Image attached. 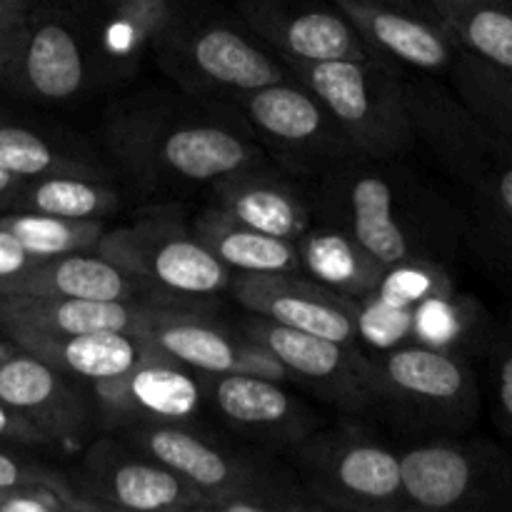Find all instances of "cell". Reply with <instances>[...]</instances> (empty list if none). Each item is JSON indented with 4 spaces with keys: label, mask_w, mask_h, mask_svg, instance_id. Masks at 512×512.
Here are the masks:
<instances>
[{
    "label": "cell",
    "mask_w": 512,
    "mask_h": 512,
    "mask_svg": "<svg viewBox=\"0 0 512 512\" xmlns=\"http://www.w3.org/2000/svg\"><path fill=\"white\" fill-rule=\"evenodd\" d=\"M408 510H512V455L488 440H433L400 455Z\"/></svg>",
    "instance_id": "8992f818"
},
{
    "label": "cell",
    "mask_w": 512,
    "mask_h": 512,
    "mask_svg": "<svg viewBox=\"0 0 512 512\" xmlns=\"http://www.w3.org/2000/svg\"><path fill=\"white\" fill-rule=\"evenodd\" d=\"M368 365L370 403L390 405L410 423L460 430L478 415V380L465 355L410 340Z\"/></svg>",
    "instance_id": "52a82bcc"
},
{
    "label": "cell",
    "mask_w": 512,
    "mask_h": 512,
    "mask_svg": "<svg viewBox=\"0 0 512 512\" xmlns=\"http://www.w3.org/2000/svg\"><path fill=\"white\" fill-rule=\"evenodd\" d=\"M18 185H20V180L15 178V175H10L8 170L0 168V200H3L8 193H13Z\"/></svg>",
    "instance_id": "f6af8a7d"
},
{
    "label": "cell",
    "mask_w": 512,
    "mask_h": 512,
    "mask_svg": "<svg viewBox=\"0 0 512 512\" xmlns=\"http://www.w3.org/2000/svg\"><path fill=\"white\" fill-rule=\"evenodd\" d=\"M498 403L512 425V348L498 360Z\"/></svg>",
    "instance_id": "60d3db41"
},
{
    "label": "cell",
    "mask_w": 512,
    "mask_h": 512,
    "mask_svg": "<svg viewBox=\"0 0 512 512\" xmlns=\"http://www.w3.org/2000/svg\"><path fill=\"white\" fill-rule=\"evenodd\" d=\"M75 488L105 510L133 512H185L208 510V498L180 478L168 465L143 450L130 453L113 440H100L90 448Z\"/></svg>",
    "instance_id": "2e32d148"
},
{
    "label": "cell",
    "mask_w": 512,
    "mask_h": 512,
    "mask_svg": "<svg viewBox=\"0 0 512 512\" xmlns=\"http://www.w3.org/2000/svg\"><path fill=\"white\" fill-rule=\"evenodd\" d=\"M125 433L138 450L198 488L208 498V510L230 493L290 478L270 460L225 448L185 423H145L125 428Z\"/></svg>",
    "instance_id": "7c38bea8"
},
{
    "label": "cell",
    "mask_w": 512,
    "mask_h": 512,
    "mask_svg": "<svg viewBox=\"0 0 512 512\" xmlns=\"http://www.w3.org/2000/svg\"><path fill=\"white\" fill-rule=\"evenodd\" d=\"M0 293L163 305V300L148 285H143L138 278L125 273L120 265L103 258L95 250H80V253L38 260L23 275L0 285Z\"/></svg>",
    "instance_id": "603a6c76"
},
{
    "label": "cell",
    "mask_w": 512,
    "mask_h": 512,
    "mask_svg": "<svg viewBox=\"0 0 512 512\" xmlns=\"http://www.w3.org/2000/svg\"><path fill=\"white\" fill-rule=\"evenodd\" d=\"M158 63L198 95L238 98L290 78L288 65L268 53L255 35L185 10L155 48Z\"/></svg>",
    "instance_id": "5b68a950"
},
{
    "label": "cell",
    "mask_w": 512,
    "mask_h": 512,
    "mask_svg": "<svg viewBox=\"0 0 512 512\" xmlns=\"http://www.w3.org/2000/svg\"><path fill=\"white\" fill-rule=\"evenodd\" d=\"M10 213H43L73 220H103L120 208V190L100 178L45 175L20 180L13 193L0 200Z\"/></svg>",
    "instance_id": "f1b7e54d"
},
{
    "label": "cell",
    "mask_w": 512,
    "mask_h": 512,
    "mask_svg": "<svg viewBox=\"0 0 512 512\" xmlns=\"http://www.w3.org/2000/svg\"><path fill=\"white\" fill-rule=\"evenodd\" d=\"M28 483H48V485H68V480L55 470L45 468V465L30 463V460L10 455L0 448V490L15 488V485Z\"/></svg>",
    "instance_id": "74e56055"
},
{
    "label": "cell",
    "mask_w": 512,
    "mask_h": 512,
    "mask_svg": "<svg viewBox=\"0 0 512 512\" xmlns=\"http://www.w3.org/2000/svg\"><path fill=\"white\" fill-rule=\"evenodd\" d=\"M415 138L463 185L483 230H512V145L430 80H403Z\"/></svg>",
    "instance_id": "3957f363"
},
{
    "label": "cell",
    "mask_w": 512,
    "mask_h": 512,
    "mask_svg": "<svg viewBox=\"0 0 512 512\" xmlns=\"http://www.w3.org/2000/svg\"><path fill=\"white\" fill-rule=\"evenodd\" d=\"M243 333L263 345L288 373L315 388L345 408H363L370 403V365L358 348L303 330L285 328L268 318L253 315Z\"/></svg>",
    "instance_id": "d6986e66"
},
{
    "label": "cell",
    "mask_w": 512,
    "mask_h": 512,
    "mask_svg": "<svg viewBox=\"0 0 512 512\" xmlns=\"http://www.w3.org/2000/svg\"><path fill=\"white\" fill-rule=\"evenodd\" d=\"M483 238L500 255V260L512 265V230H483Z\"/></svg>",
    "instance_id": "ee69618b"
},
{
    "label": "cell",
    "mask_w": 512,
    "mask_h": 512,
    "mask_svg": "<svg viewBox=\"0 0 512 512\" xmlns=\"http://www.w3.org/2000/svg\"><path fill=\"white\" fill-rule=\"evenodd\" d=\"M38 260L23 248L18 238L0 223V285L10 283L18 275H23L25 270L33 268Z\"/></svg>",
    "instance_id": "f35d334b"
},
{
    "label": "cell",
    "mask_w": 512,
    "mask_h": 512,
    "mask_svg": "<svg viewBox=\"0 0 512 512\" xmlns=\"http://www.w3.org/2000/svg\"><path fill=\"white\" fill-rule=\"evenodd\" d=\"M93 403L103 428L125 430L145 423H190L203 408V375L150 350L135 368L93 385Z\"/></svg>",
    "instance_id": "9a60e30c"
},
{
    "label": "cell",
    "mask_w": 512,
    "mask_h": 512,
    "mask_svg": "<svg viewBox=\"0 0 512 512\" xmlns=\"http://www.w3.org/2000/svg\"><path fill=\"white\" fill-rule=\"evenodd\" d=\"M333 5L388 68L405 65L425 75H438L450 73L458 60V43L425 8L388 0H333Z\"/></svg>",
    "instance_id": "e0dca14e"
},
{
    "label": "cell",
    "mask_w": 512,
    "mask_h": 512,
    "mask_svg": "<svg viewBox=\"0 0 512 512\" xmlns=\"http://www.w3.org/2000/svg\"><path fill=\"white\" fill-rule=\"evenodd\" d=\"M138 335L150 350L178 360L200 375L245 373L273 380L288 378V370L245 333H233L178 305H155Z\"/></svg>",
    "instance_id": "5bb4252c"
},
{
    "label": "cell",
    "mask_w": 512,
    "mask_h": 512,
    "mask_svg": "<svg viewBox=\"0 0 512 512\" xmlns=\"http://www.w3.org/2000/svg\"><path fill=\"white\" fill-rule=\"evenodd\" d=\"M233 103H238L240 115L260 138L298 170L325 173L355 153L323 103L300 80L293 83L288 78L250 90L233 98Z\"/></svg>",
    "instance_id": "30bf717a"
},
{
    "label": "cell",
    "mask_w": 512,
    "mask_h": 512,
    "mask_svg": "<svg viewBox=\"0 0 512 512\" xmlns=\"http://www.w3.org/2000/svg\"><path fill=\"white\" fill-rule=\"evenodd\" d=\"M315 218L348 233L383 268L448 263L463 240L458 210L393 160L348 155L320 173Z\"/></svg>",
    "instance_id": "6da1fadb"
},
{
    "label": "cell",
    "mask_w": 512,
    "mask_h": 512,
    "mask_svg": "<svg viewBox=\"0 0 512 512\" xmlns=\"http://www.w3.org/2000/svg\"><path fill=\"white\" fill-rule=\"evenodd\" d=\"M0 168L18 180L45 178V175H83L105 180L108 173L90 155L60 148L38 130L23 125L0 123Z\"/></svg>",
    "instance_id": "4dcf8cb0"
},
{
    "label": "cell",
    "mask_w": 512,
    "mask_h": 512,
    "mask_svg": "<svg viewBox=\"0 0 512 512\" xmlns=\"http://www.w3.org/2000/svg\"><path fill=\"white\" fill-rule=\"evenodd\" d=\"M10 340L28 353L38 355L70 380L88 383L90 388L120 378L150 353L148 343L138 333H118V330L78 335H18Z\"/></svg>",
    "instance_id": "d4e9b609"
},
{
    "label": "cell",
    "mask_w": 512,
    "mask_h": 512,
    "mask_svg": "<svg viewBox=\"0 0 512 512\" xmlns=\"http://www.w3.org/2000/svg\"><path fill=\"white\" fill-rule=\"evenodd\" d=\"M235 300L250 315L358 348L355 303L305 275H235Z\"/></svg>",
    "instance_id": "ac0fdd59"
},
{
    "label": "cell",
    "mask_w": 512,
    "mask_h": 512,
    "mask_svg": "<svg viewBox=\"0 0 512 512\" xmlns=\"http://www.w3.org/2000/svg\"><path fill=\"white\" fill-rule=\"evenodd\" d=\"M105 143L115 163L148 188L213 185L263 163L258 143L208 110H128L110 123Z\"/></svg>",
    "instance_id": "7a4b0ae2"
},
{
    "label": "cell",
    "mask_w": 512,
    "mask_h": 512,
    "mask_svg": "<svg viewBox=\"0 0 512 512\" xmlns=\"http://www.w3.org/2000/svg\"><path fill=\"white\" fill-rule=\"evenodd\" d=\"M193 233L233 275H303L295 240L275 238L208 208Z\"/></svg>",
    "instance_id": "4316f807"
},
{
    "label": "cell",
    "mask_w": 512,
    "mask_h": 512,
    "mask_svg": "<svg viewBox=\"0 0 512 512\" xmlns=\"http://www.w3.org/2000/svg\"><path fill=\"white\" fill-rule=\"evenodd\" d=\"M155 305L128 300H80L50 295L0 293V333L18 335H78L118 330L138 333Z\"/></svg>",
    "instance_id": "44dd1931"
},
{
    "label": "cell",
    "mask_w": 512,
    "mask_h": 512,
    "mask_svg": "<svg viewBox=\"0 0 512 512\" xmlns=\"http://www.w3.org/2000/svg\"><path fill=\"white\" fill-rule=\"evenodd\" d=\"M0 223L23 243L35 260L93 250L108 228L103 220H73L43 213H8Z\"/></svg>",
    "instance_id": "836d02e7"
},
{
    "label": "cell",
    "mask_w": 512,
    "mask_h": 512,
    "mask_svg": "<svg viewBox=\"0 0 512 512\" xmlns=\"http://www.w3.org/2000/svg\"><path fill=\"white\" fill-rule=\"evenodd\" d=\"M205 393L233 428L278 445H295L310 435L313 418L280 385L260 375H203Z\"/></svg>",
    "instance_id": "7402d4cb"
},
{
    "label": "cell",
    "mask_w": 512,
    "mask_h": 512,
    "mask_svg": "<svg viewBox=\"0 0 512 512\" xmlns=\"http://www.w3.org/2000/svg\"><path fill=\"white\" fill-rule=\"evenodd\" d=\"M295 243L305 278L343 298H365L383 278V265L375 263L348 233L330 223L310 225Z\"/></svg>",
    "instance_id": "83f0119b"
},
{
    "label": "cell",
    "mask_w": 512,
    "mask_h": 512,
    "mask_svg": "<svg viewBox=\"0 0 512 512\" xmlns=\"http://www.w3.org/2000/svg\"><path fill=\"white\" fill-rule=\"evenodd\" d=\"M93 250L148 285L160 300L213 298L235 278L198 235L170 218L105 230Z\"/></svg>",
    "instance_id": "9c48e42d"
},
{
    "label": "cell",
    "mask_w": 512,
    "mask_h": 512,
    "mask_svg": "<svg viewBox=\"0 0 512 512\" xmlns=\"http://www.w3.org/2000/svg\"><path fill=\"white\" fill-rule=\"evenodd\" d=\"M295 460L298 480L325 510H408L400 455L355 430L305 435Z\"/></svg>",
    "instance_id": "ba28073f"
},
{
    "label": "cell",
    "mask_w": 512,
    "mask_h": 512,
    "mask_svg": "<svg viewBox=\"0 0 512 512\" xmlns=\"http://www.w3.org/2000/svg\"><path fill=\"white\" fill-rule=\"evenodd\" d=\"M0 440L20 445H48L40 430L3 400H0Z\"/></svg>",
    "instance_id": "ab89813d"
},
{
    "label": "cell",
    "mask_w": 512,
    "mask_h": 512,
    "mask_svg": "<svg viewBox=\"0 0 512 512\" xmlns=\"http://www.w3.org/2000/svg\"><path fill=\"white\" fill-rule=\"evenodd\" d=\"M460 50L512 70V0H423Z\"/></svg>",
    "instance_id": "f546056e"
},
{
    "label": "cell",
    "mask_w": 512,
    "mask_h": 512,
    "mask_svg": "<svg viewBox=\"0 0 512 512\" xmlns=\"http://www.w3.org/2000/svg\"><path fill=\"white\" fill-rule=\"evenodd\" d=\"M105 510L75 485L28 483L0 490V512H95Z\"/></svg>",
    "instance_id": "8d00e7d4"
},
{
    "label": "cell",
    "mask_w": 512,
    "mask_h": 512,
    "mask_svg": "<svg viewBox=\"0 0 512 512\" xmlns=\"http://www.w3.org/2000/svg\"><path fill=\"white\" fill-rule=\"evenodd\" d=\"M220 213L275 238L298 240L313 225L315 210L298 188L258 168L228 175L213 183Z\"/></svg>",
    "instance_id": "cb8c5ba5"
},
{
    "label": "cell",
    "mask_w": 512,
    "mask_h": 512,
    "mask_svg": "<svg viewBox=\"0 0 512 512\" xmlns=\"http://www.w3.org/2000/svg\"><path fill=\"white\" fill-rule=\"evenodd\" d=\"M448 290H455L448 265L433 260H408L385 268L373 293L400 308H415L430 295L448 293Z\"/></svg>",
    "instance_id": "e575fe53"
},
{
    "label": "cell",
    "mask_w": 512,
    "mask_h": 512,
    "mask_svg": "<svg viewBox=\"0 0 512 512\" xmlns=\"http://www.w3.org/2000/svg\"><path fill=\"white\" fill-rule=\"evenodd\" d=\"M38 0H0V25L23 23Z\"/></svg>",
    "instance_id": "b9f144b4"
},
{
    "label": "cell",
    "mask_w": 512,
    "mask_h": 512,
    "mask_svg": "<svg viewBox=\"0 0 512 512\" xmlns=\"http://www.w3.org/2000/svg\"><path fill=\"white\" fill-rule=\"evenodd\" d=\"M483 310L465 295L448 290L415 305L413 340L463 355L483 338Z\"/></svg>",
    "instance_id": "d6a6232c"
},
{
    "label": "cell",
    "mask_w": 512,
    "mask_h": 512,
    "mask_svg": "<svg viewBox=\"0 0 512 512\" xmlns=\"http://www.w3.org/2000/svg\"><path fill=\"white\" fill-rule=\"evenodd\" d=\"M85 3H98V5H105V8H113V5L128 3V0H85Z\"/></svg>",
    "instance_id": "7dc6e473"
},
{
    "label": "cell",
    "mask_w": 512,
    "mask_h": 512,
    "mask_svg": "<svg viewBox=\"0 0 512 512\" xmlns=\"http://www.w3.org/2000/svg\"><path fill=\"white\" fill-rule=\"evenodd\" d=\"M290 73L323 103L333 123L358 155L395 160L415 138L400 73L375 60L290 63Z\"/></svg>",
    "instance_id": "277c9868"
},
{
    "label": "cell",
    "mask_w": 512,
    "mask_h": 512,
    "mask_svg": "<svg viewBox=\"0 0 512 512\" xmlns=\"http://www.w3.org/2000/svg\"><path fill=\"white\" fill-rule=\"evenodd\" d=\"M353 303L358 340L368 345L373 353H385V350H393L413 340L415 308H400L375 293L353 300Z\"/></svg>",
    "instance_id": "d590c367"
},
{
    "label": "cell",
    "mask_w": 512,
    "mask_h": 512,
    "mask_svg": "<svg viewBox=\"0 0 512 512\" xmlns=\"http://www.w3.org/2000/svg\"><path fill=\"white\" fill-rule=\"evenodd\" d=\"M15 350H18V345H15L13 340H10V338L8 340H0V365H3L5 360H8L10 355L15 353Z\"/></svg>",
    "instance_id": "bcb514c9"
},
{
    "label": "cell",
    "mask_w": 512,
    "mask_h": 512,
    "mask_svg": "<svg viewBox=\"0 0 512 512\" xmlns=\"http://www.w3.org/2000/svg\"><path fill=\"white\" fill-rule=\"evenodd\" d=\"M20 25H0V83H3V75L8 70L10 58H13L15 50V40H18V30Z\"/></svg>",
    "instance_id": "7bdbcfd3"
},
{
    "label": "cell",
    "mask_w": 512,
    "mask_h": 512,
    "mask_svg": "<svg viewBox=\"0 0 512 512\" xmlns=\"http://www.w3.org/2000/svg\"><path fill=\"white\" fill-rule=\"evenodd\" d=\"M388 3H400V5H413V8H425L423 0H388Z\"/></svg>",
    "instance_id": "c3c4849f"
},
{
    "label": "cell",
    "mask_w": 512,
    "mask_h": 512,
    "mask_svg": "<svg viewBox=\"0 0 512 512\" xmlns=\"http://www.w3.org/2000/svg\"><path fill=\"white\" fill-rule=\"evenodd\" d=\"M85 33L60 10L35 5L18 30L3 83L25 98L65 103L78 98L90 80Z\"/></svg>",
    "instance_id": "8fae6325"
},
{
    "label": "cell",
    "mask_w": 512,
    "mask_h": 512,
    "mask_svg": "<svg viewBox=\"0 0 512 512\" xmlns=\"http://www.w3.org/2000/svg\"><path fill=\"white\" fill-rule=\"evenodd\" d=\"M0 400L40 430L48 445L75 443L95 428L98 410L68 375L18 345L0 365Z\"/></svg>",
    "instance_id": "ffe728a7"
},
{
    "label": "cell",
    "mask_w": 512,
    "mask_h": 512,
    "mask_svg": "<svg viewBox=\"0 0 512 512\" xmlns=\"http://www.w3.org/2000/svg\"><path fill=\"white\" fill-rule=\"evenodd\" d=\"M183 13V0H128L108 8L95 35V68L110 78L133 73L145 55L155 53L163 35Z\"/></svg>",
    "instance_id": "484cf974"
},
{
    "label": "cell",
    "mask_w": 512,
    "mask_h": 512,
    "mask_svg": "<svg viewBox=\"0 0 512 512\" xmlns=\"http://www.w3.org/2000/svg\"><path fill=\"white\" fill-rule=\"evenodd\" d=\"M240 18L263 45L290 63L375 60L370 45L335 5L315 0H240Z\"/></svg>",
    "instance_id": "4fadbf2b"
},
{
    "label": "cell",
    "mask_w": 512,
    "mask_h": 512,
    "mask_svg": "<svg viewBox=\"0 0 512 512\" xmlns=\"http://www.w3.org/2000/svg\"><path fill=\"white\" fill-rule=\"evenodd\" d=\"M448 75L465 108L512 145V70L460 50Z\"/></svg>",
    "instance_id": "1f68e13d"
}]
</instances>
